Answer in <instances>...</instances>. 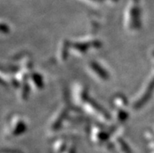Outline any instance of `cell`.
Returning a JSON list of instances; mask_svg holds the SVG:
<instances>
[{
    "label": "cell",
    "instance_id": "cell-2",
    "mask_svg": "<svg viewBox=\"0 0 154 153\" xmlns=\"http://www.w3.org/2000/svg\"><path fill=\"white\" fill-rule=\"evenodd\" d=\"M90 70H92V73L95 75L98 76V78L101 80H106L108 78V75L106 72L103 70V68L96 63H90L89 64Z\"/></svg>",
    "mask_w": 154,
    "mask_h": 153
},
{
    "label": "cell",
    "instance_id": "cell-1",
    "mask_svg": "<svg viewBox=\"0 0 154 153\" xmlns=\"http://www.w3.org/2000/svg\"><path fill=\"white\" fill-rule=\"evenodd\" d=\"M139 10L136 2H133L131 9L128 14L127 26L131 31L138 29L139 27Z\"/></svg>",
    "mask_w": 154,
    "mask_h": 153
}]
</instances>
